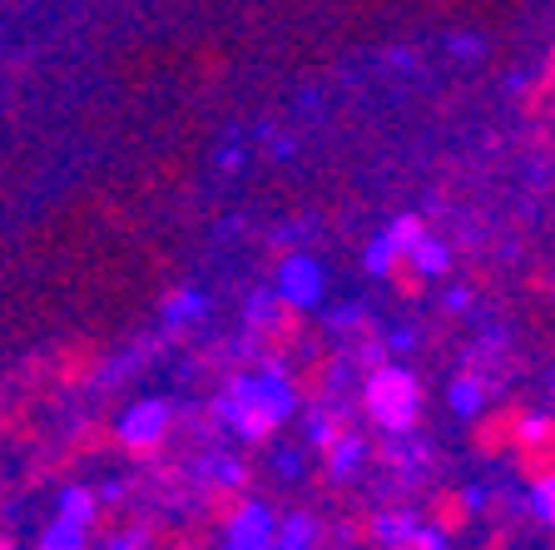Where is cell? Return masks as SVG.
<instances>
[{
	"instance_id": "8fae6325",
	"label": "cell",
	"mask_w": 555,
	"mask_h": 550,
	"mask_svg": "<svg viewBox=\"0 0 555 550\" xmlns=\"http://www.w3.org/2000/svg\"><path fill=\"white\" fill-rule=\"evenodd\" d=\"M94 506H100V496H94L90 486H60L55 516L60 521H75V526H90V521H94Z\"/></svg>"
},
{
	"instance_id": "6da1fadb",
	"label": "cell",
	"mask_w": 555,
	"mask_h": 550,
	"mask_svg": "<svg viewBox=\"0 0 555 550\" xmlns=\"http://www.w3.org/2000/svg\"><path fill=\"white\" fill-rule=\"evenodd\" d=\"M214 412L238 442H263L298 412V392L278 367H258V372H243L229 382V392L214 401Z\"/></svg>"
},
{
	"instance_id": "7402d4cb",
	"label": "cell",
	"mask_w": 555,
	"mask_h": 550,
	"mask_svg": "<svg viewBox=\"0 0 555 550\" xmlns=\"http://www.w3.org/2000/svg\"><path fill=\"white\" fill-rule=\"evenodd\" d=\"M333 436H337L333 417H312V422H308V442H312V447H333Z\"/></svg>"
},
{
	"instance_id": "4316f807",
	"label": "cell",
	"mask_w": 555,
	"mask_h": 550,
	"mask_svg": "<svg viewBox=\"0 0 555 550\" xmlns=\"http://www.w3.org/2000/svg\"><path fill=\"white\" fill-rule=\"evenodd\" d=\"M476 50H481V46H476L472 35H462V40H456V55H466V60H472V55H476Z\"/></svg>"
},
{
	"instance_id": "5bb4252c",
	"label": "cell",
	"mask_w": 555,
	"mask_h": 550,
	"mask_svg": "<svg viewBox=\"0 0 555 550\" xmlns=\"http://www.w3.org/2000/svg\"><path fill=\"white\" fill-rule=\"evenodd\" d=\"M447 401H451V412L456 417H476L486 407V382L481 378H456L447 387Z\"/></svg>"
},
{
	"instance_id": "5b68a950",
	"label": "cell",
	"mask_w": 555,
	"mask_h": 550,
	"mask_svg": "<svg viewBox=\"0 0 555 550\" xmlns=\"http://www.w3.org/2000/svg\"><path fill=\"white\" fill-rule=\"evenodd\" d=\"M273 530L278 516L263 501H248L238 516L229 521V536H223V550H273Z\"/></svg>"
},
{
	"instance_id": "ffe728a7",
	"label": "cell",
	"mask_w": 555,
	"mask_h": 550,
	"mask_svg": "<svg viewBox=\"0 0 555 550\" xmlns=\"http://www.w3.org/2000/svg\"><path fill=\"white\" fill-rule=\"evenodd\" d=\"M362 318H367V308H362V303H343V308L327 312V328H333V333H352Z\"/></svg>"
},
{
	"instance_id": "e0dca14e",
	"label": "cell",
	"mask_w": 555,
	"mask_h": 550,
	"mask_svg": "<svg viewBox=\"0 0 555 550\" xmlns=\"http://www.w3.org/2000/svg\"><path fill=\"white\" fill-rule=\"evenodd\" d=\"M387 461H392L397 471H406V476H422V471H427V447H422V442H392Z\"/></svg>"
},
{
	"instance_id": "3957f363",
	"label": "cell",
	"mask_w": 555,
	"mask_h": 550,
	"mask_svg": "<svg viewBox=\"0 0 555 550\" xmlns=\"http://www.w3.org/2000/svg\"><path fill=\"white\" fill-rule=\"evenodd\" d=\"M278 298L288 303L293 312H308L323 303L327 293V268L312 258V253H288L283 264H278Z\"/></svg>"
},
{
	"instance_id": "d4e9b609",
	"label": "cell",
	"mask_w": 555,
	"mask_h": 550,
	"mask_svg": "<svg viewBox=\"0 0 555 550\" xmlns=\"http://www.w3.org/2000/svg\"><path fill=\"white\" fill-rule=\"evenodd\" d=\"M278 471L283 476H302V457L298 451H278Z\"/></svg>"
},
{
	"instance_id": "30bf717a",
	"label": "cell",
	"mask_w": 555,
	"mask_h": 550,
	"mask_svg": "<svg viewBox=\"0 0 555 550\" xmlns=\"http://www.w3.org/2000/svg\"><path fill=\"white\" fill-rule=\"evenodd\" d=\"M204 318H208V293H198V287H179V293L164 298V322L169 328H189V322Z\"/></svg>"
},
{
	"instance_id": "2e32d148",
	"label": "cell",
	"mask_w": 555,
	"mask_h": 550,
	"mask_svg": "<svg viewBox=\"0 0 555 550\" xmlns=\"http://www.w3.org/2000/svg\"><path fill=\"white\" fill-rule=\"evenodd\" d=\"M422 233H427V229H422V218H416V214H402V218H392V223L382 229V239L392 243L397 258H406V253H412V243L422 239Z\"/></svg>"
},
{
	"instance_id": "d6986e66",
	"label": "cell",
	"mask_w": 555,
	"mask_h": 550,
	"mask_svg": "<svg viewBox=\"0 0 555 550\" xmlns=\"http://www.w3.org/2000/svg\"><path fill=\"white\" fill-rule=\"evenodd\" d=\"M526 501H531V511L545 521V526H555V476H541V482L531 486V496H526Z\"/></svg>"
},
{
	"instance_id": "52a82bcc",
	"label": "cell",
	"mask_w": 555,
	"mask_h": 550,
	"mask_svg": "<svg viewBox=\"0 0 555 550\" xmlns=\"http://www.w3.org/2000/svg\"><path fill=\"white\" fill-rule=\"evenodd\" d=\"M367 461V442L362 436H333V447H327V471H333V482H352Z\"/></svg>"
},
{
	"instance_id": "8992f818",
	"label": "cell",
	"mask_w": 555,
	"mask_h": 550,
	"mask_svg": "<svg viewBox=\"0 0 555 550\" xmlns=\"http://www.w3.org/2000/svg\"><path fill=\"white\" fill-rule=\"evenodd\" d=\"M288 303L278 298V287H254L248 293V303H243V318H248V333H273V328H283L288 322Z\"/></svg>"
},
{
	"instance_id": "7c38bea8",
	"label": "cell",
	"mask_w": 555,
	"mask_h": 550,
	"mask_svg": "<svg viewBox=\"0 0 555 550\" xmlns=\"http://www.w3.org/2000/svg\"><path fill=\"white\" fill-rule=\"evenodd\" d=\"M273 550H318V521L312 516H288V521H278L273 530Z\"/></svg>"
},
{
	"instance_id": "484cf974",
	"label": "cell",
	"mask_w": 555,
	"mask_h": 550,
	"mask_svg": "<svg viewBox=\"0 0 555 550\" xmlns=\"http://www.w3.org/2000/svg\"><path fill=\"white\" fill-rule=\"evenodd\" d=\"M486 501H491V491H486V486H466V511H481Z\"/></svg>"
},
{
	"instance_id": "83f0119b",
	"label": "cell",
	"mask_w": 555,
	"mask_h": 550,
	"mask_svg": "<svg viewBox=\"0 0 555 550\" xmlns=\"http://www.w3.org/2000/svg\"><path fill=\"white\" fill-rule=\"evenodd\" d=\"M0 550H11V546H0Z\"/></svg>"
},
{
	"instance_id": "ac0fdd59",
	"label": "cell",
	"mask_w": 555,
	"mask_h": 550,
	"mask_svg": "<svg viewBox=\"0 0 555 550\" xmlns=\"http://www.w3.org/2000/svg\"><path fill=\"white\" fill-rule=\"evenodd\" d=\"M392 264H397L392 243H387V239H382V233H377V239L367 243V253H362V268H367L372 278H387V273H392Z\"/></svg>"
},
{
	"instance_id": "603a6c76",
	"label": "cell",
	"mask_w": 555,
	"mask_h": 550,
	"mask_svg": "<svg viewBox=\"0 0 555 550\" xmlns=\"http://www.w3.org/2000/svg\"><path fill=\"white\" fill-rule=\"evenodd\" d=\"M412 347H416V333H412V328H397V333L387 337V353H412Z\"/></svg>"
},
{
	"instance_id": "4fadbf2b",
	"label": "cell",
	"mask_w": 555,
	"mask_h": 550,
	"mask_svg": "<svg viewBox=\"0 0 555 550\" xmlns=\"http://www.w3.org/2000/svg\"><path fill=\"white\" fill-rule=\"evenodd\" d=\"M40 550H90V526H75V521H50Z\"/></svg>"
},
{
	"instance_id": "277c9868",
	"label": "cell",
	"mask_w": 555,
	"mask_h": 550,
	"mask_svg": "<svg viewBox=\"0 0 555 550\" xmlns=\"http://www.w3.org/2000/svg\"><path fill=\"white\" fill-rule=\"evenodd\" d=\"M169 422H173V407L164 397H144V401H134V407H125V417H119V442L125 447H134V451H150L154 442H164V432H169Z\"/></svg>"
},
{
	"instance_id": "7a4b0ae2",
	"label": "cell",
	"mask_w": 555,
	"mask_h": 550,
	"mask_svg": "<svg viewBox=\"0 0 555 550\" xmlns=\"http://www.w3.org/2000/svg\"><path fill=\"white\" fill-rule=\"evenodd\" d=\"M362 401H367V417L392 436H406L416 426V412H422V392H416V378L397 362H382L377 372L362 387Z\"/></svg>"
},
{
	"instance_id": "cb8c5ba5",
	"label": "cell",
	"mask_w": 555,
	"mask_h": 550,
	"mask_svg": "<svg viewBox=\"0 0 555 550\" xmlns=\"http://www.w3.org/2000/svg\"><path fill=\"white\" fill-rule=\"evenodd\" d=\"M144 540H150V536H144V530H129V536H115V540H109V546H104V550H144Z\"/></svg>"
},
{
	"instance_id": "44dd1931",
	"label": "cell",
	"mask_w": 555,
	"mask_h": 550,
	"mask_svg": "<svg viewBox=\"0 0 555 550\" xmlns=\"http://www.w3.org/2000/svg\"><path fill=\"white\" fill-rule=\"evenodd\" d=\"M406 550H451V536L441 526H427V521H422V526H416V536H412V546Z\"/></svg>"
},
{
	"instance_id": "9a60e30c",
	"label": "cell",
	"mask_w": 555,
	"mask_h": 550,
	"mask_svg": "<svg viewBox=\"0 0 555 550\" xmlns=\"http://www.w3.org/2000/svg\"><path fill=\"white\" fill-rule=\"evenodd\" d=\"M198 471H204L208 482H219V486H238V482H248L243 461H238V457H223V451H208V457L198 461Z\"/></svg>"
},
{
	"instance_id": "ba28073f",
	"label": "cell",
	"mask_w": 555,
	"mask_h": 550,
	"mask_svg": "<svg viewBox=\"0 0 555 550\" xmlns=\"http://www.w3.org/2000/svg\"><path fill=\"white\" fill-rule=\"evenodd\" d=\"M416 526H422V516H412V511H382V516L372 521V536H377L382 550H406Z\"/></svg>"
},
{
	"instance_id": "9c48e42d",
	"label": "cell",
	"mask_w": 555,
	"mask_h": 550,
	"mask_svg": "<svg viewBox=\"0 0 555 550\" xmlns=\"http://www.w3.org/2000/svg\"><path fill=\"white\" fill-rule=\"evenodd\" d=\"M406 264H412L416 278H441L451 268V248L441 239H431V233H422V239L412 243V253H406Z\"/></svg>"
}]
</instances>
